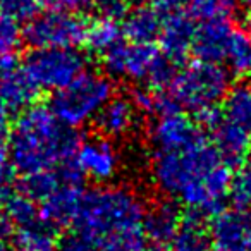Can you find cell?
I'll return each instance as SVG.
<instances>
[{"label": "cell", "mask_w": 251, "mask_h": 251, "mask_svg": "<svg viewBox=\"0 0 251 251\" xmlns=\"http://www.w3.org/2000/svg\"><path fill=\"white\" fill-rule=\"evenodd\" d=\"M210 131H212L213 147L222 155L224 160L230 167H237L243 164L251 148V131L224 121L222 117Z\"/></svg>", "instance_id": "16"}, {"label": "cell", "mask_w": 251, "mask_h": 251, "mask_svg": "<svg viewBox=\"0 0 251 251\" xmlns=\"http://www.w3.org/2000/svg\"><path fill=\"white\" fill-rule=\"evenodd\" d=\"M0 251H16L14 246L7 243V241H0Z\"/></svg>", "instance_id": "34"}, {"label": "cell", "mask_w": 251, "mask_h": 251, "mask_svg": "<svg viewBox=\"0 0 251 251\" xmlns=\"http://www.w3.org/2000/svg\"><path fill=\"white\" fill-rule=\"evenodd\" d=\"M227 198L236 210L251 213V167L239 169V172L232 176Z\"/></svg>", "instance_id": "27"}, {"label": "cell", "mask_w": 251, "mask_h": 251, "mask_svg": "<svg viewBox=\"0 0 251 251\" xmlns=\"http://www.w3.org/2000/svg\"><path fill=\"white\" fill-rule=\"evenodd\" d=\"M232 28V23L227 18L201 21V25L198 28H195L191 52L195 53L198 60L222 62L227 40H229Z\"/></svg>", "instance_id": "15"}, {"label": "cell", "mask_w": 251, "mask_h": 251, "mask_svg": "<svg viewBox=\"0 0 251 251\" xmlns=\"http://www.w3.org/2000/svg\"><path fill=\"white\" fill-rule=\"evenodd\" d=\"M220 103V117L224 121L251 131V81L243 79L230 84Z\"/></svg>", "instance_id": "22"}, {"label": "cell", "mask_w": 251, "mask_h": 251, "mask_svg": "<svg viewBox=\"0 0 251 251\" xmlns=\"http://www.w3.org/2000/svg\"><path fill=\"white\" fill-rule=\"evenodd\" d=\"M71 164L83 177L97 184H108L117 177L121 171V153L114 140L98 134L86 140H79Z\"/></svg>", "instance_id": "9"}, {"label": "cell", "mask_w": 251, "mask_h": 251, "mask_svg": "<svg viewBox=\"0 0 251 251\" xmlns=\"http://www.w3.org/2000/svg\"><path fill=\"white\" fill-rule=\"evenodd\" d=\"M16 251H57L59 244V230L43 220H38L26 226H19L12 234Z\"/></svg>", "instance_id": "20"}, {"label": "cell", "mask_w": 251, "mask_h": 251, "mask_svg": "<svg viewBox=\"0 0 251 251\" xmlns=\"http://www.w3.org/2000/svg\"><path fill=\"white\" fill-rule=\"evenodd\" d=\"M95 9L101 18H108L121 23L129 11V4H127V0H97Z\"/></svg>", "instance_id": "29"}, {"label": "cell", "mask_w": 251, "mask_h": 251, "mask_svg": "<svg viewBox=\"0 0 251 251\" xmlns=\"http://www.w3.org/2000/svg\"><path fill=\"white\" fill-rule=\"evenodd\" d=\"M181 219L182 217L177 203L172 200L155 203L153 206L147 208L145 234H147L148 241L151 244H158V246H169L176 230L179 229Z\"/></svg>", "instance_id": "17"}, {"label": "cell", "mask_w": 251, "mask_h": 251, "mask_svg": "<svg viewBox=\"0 0 251 251\" xmlns=\"http://www.w3.org/2000/svg\"><path fill=\"white\" fill-rule=\"evenodd\" d=\"M246 25H248V29L251 31V11H250V16H248V19H246Z\"/></svg>", "instance_id": "36"}, {"label": "cell", "mask_w": 251, "mask_h": 251, "mask_svg": "<svg viewBox=\"0 0 251 251\" xmlns=\"http://www.w3.org/2000/svg\"><path fill=\"white\" fill-rule=\"evenodd\" d=\"M101 64L112 79H126L155 90L167 86L174 73V64L153 43L121 42L101 53Z\"/></svg>", "instance_id": "6"}, {"label": "cell", "mask_w": 251, "mask_h": 251, "mask_svg": "<svg viewBox=\"0 0 251 251\" xmlns=\"http://www.w3.org/2000/svg\"><path fill=\"white\" fill-rule=\"evenodd\" d=\"M23 43V29L19 23L0 14V67L18 62V52Z\"/></svg>", "instance_id": "24"}, {"label": "cell", "mask_w": 251, "mask_h": 251, "mask_svg": "<svg viewBox=\"0 0 251 251\" xmlns=\"http://www.w3.org/2000/svg\"><path fill=\"white\" fill-rule=\"evenodd\" d=\"M141 112L129 95H114L95 117L97 129L110 140H124L134 134L141 122Z\"/></svg>", "instance_id": "11"}, {"label": "cell", "mask_w": 251, "mask_h": 251, "mask_svg": "<svg viewBox=\"0 0 251 251\" xmlns=\"http://www.w3.org/2000/svg\"><path fill=\"white\" fill-rule=\"evenodd\" d=\"M4 212L11 217V220L14 222L16 227L26 226V224H31L40 219L38 203L18 188L11 195V198L7 200V203L4 206Z\"/></svg>", "instance_id": "25"}, {"label": "cell", "mask_w": 251, "mask_h": 251, "mask_svg": "<svg viewBox=\"0 0 251 251\" xmlns=\"http://www.w3.org/2000/svg\"><path fill=\"white\" fill-rule=\"evenodd\" d=\"M181 4L182 0H150V5H153L162 14H169V12L177 11V7Z\"/></svg>", "instance_id": "33"}, {"label": "cell", "mask_w": 251, "mask_h": 251, "mask_svg": "<svg viewBox=\"0 0 251 251\" xmlns=\"http://www.w3.org/2000/svg\"><path fill=\"white\" fill-rule=\"evenodd\" d=\"M229 86L230 74L226 67L196 59L172 73L165 93L181 112L198 115L219 107Z\"/></svg>", "instance_id": "4"}, {"label": "cell", "mask_w": 251, "mask_h": 251, "mask_svg": "<svg viewBox=\"0 0 251 251\" xmlns=\"http://www.w3.org/2000/svg\"><path fill=\"white\" fill-rule=\"evenodd\" d=\"M114 91V79L108 74L84 69L64 88L52 91L49 108L64 126L77 129L95 121Z\"/></svg>", "instance_id": "5"}, {"label": "cell", "mask_w": 251, "mask_h": 251, "mask_svg": "<svg viewBox=\"0 0 251 251\" xmlns=\"http://www.w3.org/2000/svg\"><path fill=\"white\" fill-rule=\"evenodd\" d=\"M182 2L188 9V16L200 21L229 18L236 7V0H182Z\"/></svg>", "instance_id": "26"}, {"label": "cell", "mask_w": 251, "mask_h": 251, "mask_svg": "<svg viewBox=\"0 0 251 251\" xmlns=\"http://www.w3.org/2000/svg\"><path fill=\"white\" fill-rule=\"evenodd\" d=\"M86 29L79 12L45 11L26 21L23 42L31 49H77L86 40Z\"/></svg>", "instance_id": "7"}, {"label": "cell", "mask_w": 251, "mask_h": 251, "mask_svg": "<svg viewBox=\"0 0 251 251\" xmlns=\"http://www.w3.org/2000/svg\"><path fill=\"white\" fill-rule=\"evenodd\" d=\"M36 0H0V14L14 19L16 23H26L38 14Z\"/></svg>", "instance_id": "28"}, {"label": "cell", "mask_w": 251, "mask_h": 251, "mask_svg": "<svg viewBox=\"0 0 251 251\" xmlns=\"http://www.w3.org/2000/svg\"><path fill=\"white\" fill-rule=\"evenodd\" d=\"M203 219L205 217L195 212L182 217L179 229L167 246L169 251H212V237Z\"/></svg>", "instance_id": "19"}, {"label": "cell", "mask_w": 251, "mask_h": 251, "mask_svg": "<svg viewBox=\"0 0 251 251\" xmlns=\"http://www.w3.org/2000/svg\"><path fill=\"white\" fill-rule=\"evenodd\" d=\"M250 153H251V148H250Z\"/></svg>", "instance_id": "37"}, {"label": "cell", "mask_w": 251, "mask_h": 251, "mask_svg": "<svg viewBox=\"0 0 251 251\" xmlns=\"http://www.w3.org/2000/svg\"><path fill=\"white\" fill-rule=\"evenodd\" d=\"M57 251H91V248L74 232L71 236L64 237V239H59Z\"/></svg>", "instance_id": "31"}, {"label": "cell", "mask_w": 251, "mask_h": 251, "mask_svg": "<svg viewBox=\"0 0 251 251\" xmlns=\"http://www.w3.org/2000/svg\"><path fill=\"white\" fill-rule=\"evenodd\" d=\"M25 69L40 90L57 91L86 69V57L76 49H33Z\"/></svg>", "instance_id": "8"}, {"label": "cell", "mask_w": 251, "mask_h": 251, "mask_svg": "<svg viewBox=\"0 0 251 251\" xmlns=\"http://www.w3.org/2000/svg\"><path fill=\"white\" fill-rule=\"evenodd\" d=\"M151 182L167 200L201 217L224 210L230 165L184 112L155 115L148 131Z\"/></svg>", "instance_id": "1"}, {"label": "cell", "mask_w": 251, "mask_h": 251, "mask_svg": "<svg viewBox=\"0 0 251 251\" xmlns=\"http://www.w3.org/2000/svg\"><path fill=\"white\" fill-rule=\"evenodd\" d=\"M14 230H16V226L11 220V217H9L4 210H0V241H7L9 237H12Z\"/></svg>", "instance_id": "32"}, {"label": "cell", "mask_w": 251, "mask_h": 251, "mask_svg": "<svg viewBox=\"0 0 251 251\" xmlns=\"http://www.w3.org/2000/svg\"><path fill=\"white\" fill-rule=\"evenodd\" d=\"M122 38H124V33H122V26L119 25V21L98 16L91 25H88L84 43L90 47V50L101 55L112 47L121 43Z\"/></svg>", "instance_id": "23"}, {"label": "cell", "mask_w": 251, "mask_h": 251, "mask_svg": "<svg viewBox=\"0 0 251 251\" xmlns=\"http://www.w3.org/2000/svg\"><path fill=\"white\" fill-rule=\"evenodd\" d=\"M147 208L133 188L98 184L84 191L73 226L91 251H148Z\"/></svg>", "instance_id": "2"}, {"label": "cell", "mask_w": 251, "mask_h": 251, "mask_svg": "<svg viewBox=\"0 0 251 251\" xmlns=\"http://www.w3.org/2000/svg\"><path fill=\"white\" fill-rule=\"evenodd\" d=\"M83 176L77 172L71 162L66 164V174L60 184L47 196L45 200L38 203L40 217L52 224L53 227L73 226L74 217L79 208V203L83 200Z\"/></svg>", "instance_id": "10"}, {"label": "cell", "mask_w": 251, "mask_h": 251, "mask_svg": "<svg viewBox=\"0 0 251 251\" xmlns=\"http://www.w3.org/2000/svg\"><path fill=\"white\" fill-rule=\"evenodd\" d=\"M213 217L212 251H251V217L246 212L220 210Z\"/></svg>", "instance_id": "12"}, {"label": "cell", "mask_w": 251, "mask_h": 251, "mask_svg": "<svg viewBox=\"0 0 251 251\" xmlns=\"http://www.w3.org/2000/svg\"><path fill=\"white\" fill-rule=\"evenodd\" d=\"M164 16L153 5H138L129 9L122 19V33L131 42L153 43L158 38Z\"/></svg>", "instance_id": "18"}, {"label": "cell", "mask_w": 251, "mask_h": 251, "mask_svg": "<svg viewBox=\"0 0 251 251\" xmlns=\"http://www.w3.org/2000/svg\"><path fill=\"white\" fill-rule=\"evenodd\" d=\"M79 143L73 127L64 126L45 105L19 112L11 126L7 153L16 174L23 177L67 164Z\"/></svg>", "instance_id": "3"}, {"label": "cell", "mask_w": 251, "mask_h": 251, "mask_svg": "<svg viewBox=\"0 0 251 251\" xmlns=\"http://www.w3.org/2000/svg\"><path fill=\"white\" fill-rule=\"evenodd\" d=\"M40 86L35 83L25 66L0 67V101L7 107L9 112H21L31 107L40 98Z\"/></svg>", "instance_id": "13"}, {"label": "cell", "mask_w": 251, "mask_h": 251, "mask_svg": "<svg viewBox=\"0 0 251 251\" xmlns=\"http://www.w3.org/2000/svg\"><path fill=\"white\" fill-rule=\"evenodd\" d=\"M222 62L230 76L239 79L251 77V31L248 28H236L229 35Z\"/></svg>", "instance_id": "21"}, {"label": "cell", "mask_w": 251, "mask_h": 251, "mask_svg": "<svg viewBox=\"0 0 251 251\" xmlns=\"http://www.w3.org/2000/svg\"><path fill=\"white\" fill-rule=\"evenodd\" d=\"M45 11H67L79 12L90 5V0H36Z\"/></svg>", "instance_id": "30"}, {"label": "cell", "mask_w": 251, "mask_h": 251, "mask_svg": "<svg viewBox=\"0 0 251 251\" xmlns=\"http://www.w3.org/2000/svg\"><path fill=\"white\" fill-rule=\"evenodd\" d=\"M237 4H241L244 9H248V11H251V0H236Z\"/></svg>", "instance_id": "35"}, {"label": "cell", "mask_w": 251, "mask_h": 251, "mask_svg": "<svg viewBox=\"0 0 251 251\" xmlns=\"http://www.w3.org/2000/svg\"><path fill=\"white\" fill-rule=\"evenodd\" d=\"M193 18L182 14L179 11L169 12L162 21V28L158 33L160 52L171 60L172 64H179L186 60L191 52L193 35H195Z\"/></svg>", "instance_id": "14"}]
</instances>
